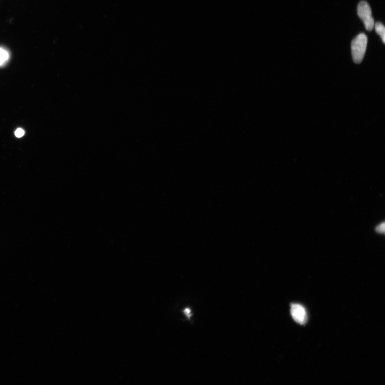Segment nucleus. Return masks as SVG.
I'll return each instance as SVG.
<instances>
[{
    "label": "nucleus",
    "instance_id": "f257e3e1",
    "mask_svg": "<svg viewBox=\"0 0 385 385\" xmlns=\"http://www.w3.org/2000/svg\"><path fill=\"white\" fill-rule=\"evenodd\" d=\"M368 44V37L365 34H359L351 43V51L354 61L358 64L364 57Z\"/></svg>",
    "mask_w": 385,
    "mask_h": 385
},
{
    "label": "nucleus",
    "instance_id": "f03ea898",
    "mask_svg": "<svg viewBox=\"0 0 385 385\" xmlns=\"http://www.w3.org/2000/svg\"><path fill=\"white\" fill-rule=\"evenodd\" d=\"M358 15L365 24L366 29L371 31L373 29L375 22L372 17L371 10L369 4L365 1H362L358 5Z\"/></svg>",
    "mask_w": 385,
    "mask_h": 385
},
{
    "label": "nucleus",
    "instance_id": "7ed1b4c3",
    "mask_svg": "<svg viewBox=\"0 0 385 385\" xmlns=\"http://www.w3.org/2000/svg\"><path fill=\"white\" fill-rule=\"evenodd\" d=\"M292 316L296 323L300 325H305L307 321V314L304 306L297 304L291 305Z\"/></svg>",
    "mask_w": 385,
    "mask_h": 385
},
{
    "label": "nucleus",
    "instance_id": "20e7f679",
    "mask_svg": "<svg viewBox=\"0 0 385 385\" xmlns=\"http://www.w3.org/2000/svg\"><path fill=\"white\" fill-rule=\"evenodd\" d=\"M9 59L10 54L7 50L3 48H0V67H3L7 64Z\"/></svg>",
    "mask_w": 385,
    "mask_h": 385
},
{
    "label": "nucleus",
    "instance_id": "39448f33",
    "mask_svg": "<svg viewBox=\"0 0 385 385\" xmlns=\"http://www.w3.org/2000/svg\"><path fill=\"white\" fill-rule=\"evenodd\" d=\"M376 33L380 36L383 43H385V29L384 25L381 22H377L375 24Z\"/></svg>",
    "mask_w": 385,
    "mask_h": 385
},
{
    "label": "nucleus",
    "instance_id": "423d86ee",
    "mask_svg": "<svg viewBox=\"0 0 385 385\" xmlns=\"http://www.w3.org/2000/svg\"><path fill=\"white\" fill-rule=\"evenodd\" d=\"M24 134L25 131L21 128L17 129L15 132V135L17 138L22 137Z\"/></svg>",
    "mask_w": 385,
    "mask_h": 385
},
{
    "label": "nucleus",
    "instance_id": "0eeeda50",
    "mask_svg": "<svg viewBox=\"0 0 385 385\" xmlns=\"http://www.w3.org/2000/svg\"><path fill=\"white\" fill-rule=\"evenodd\" d=\"M376 231L379 233H384L385 231V223H383L376 227Z\"/></svg>",
    "mask_w": 385,
    "mask_h": 385
},
{
    "label": "nucleus",
    "instance_id": "6e6552de",
    "mask_svg": "<svg viewBox=\"0 0 385 385\" xmlns=\"http://www.w3.org/2000/svg\"><path fill=\"white\" fill-rule=\"evenodd\" d=\"M185 314L187 315V317H190V315H189V314H191V311L189 310V309H186L185 310Z\"/></svg>",
    "mask_w": 385,
    "mask_h": 385
}]
</instances>
